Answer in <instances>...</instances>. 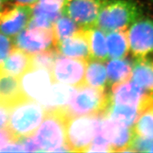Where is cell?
Wrapping results in <instances>:
<instances>
[{"mask_svg":"<svg viewBox=\"0 0 153 153\" xmlns=\"http://www.w3.org/2000/svg\"><path fill=\"white\" fill-rule=\"evenodd\" d=\"M68 116L64 108L46 111L33 137L39 152H70L65 145V124Z\"/></svg>","mask_w":153,"mask_h":153,"instance_id":"obj_1","label":"cell"},{"mask_svg":"<svg viewBox=\"0 0 153 153\" xmlns=\"http://www.w3.org/2000/svg\"><path fill=\"white\" fill-rule=\"evenodd\" d=\"M45 114L37 101L24 99L10 107L7 128L16 140L29 137L41 125Z\"/></svg>","mask_w":153,"mask_h":153,"instance_id":"obj_2","label":"cell"},{"mask_svg":"<svg viewBox=\"0 0 153 153\" xmlns=\"http://www.w3.org/2000/svg\"><path fill=\"white\" fill-rule=\"evenodd\" d=\"M144 14L142 5L134 0H107L99 12L96 26L107 33L126 29Z\"/></svg>","mask_w":153,"mask_h":153,"instance_id":"obj_3","label":"cell"},{"mask_svg":"<svg viewBox=\"0 0 153 153\" xmlns=\"http://www.w3.org/2000/svg\"><path fill=\"white\" fill-rule=\"evenodd\" d=\"M110 104V93L105 88L85 85L76 88L71 101L64 108L69 117L88 115L105 116Z\"/></svg>","mask_w":153,"mask_h":153,"instance_id":"obj_4","label":"cell"},{"mask_svg":"<svg viewBox=\"0 0 153 153\" xmlns=\"http://www.w3.org/2000/svg\"><path fill=\"white\" fill-rule=\"evenodd\" d=\"M103 115L69 117L65 124V145L70 152H87L98 131Z\"/></svg>","mask_w":153,"mask_h":153,"instance_id":"obj_5","label":"cell"},{"mask_svg":"<svg viewBox=\"0 0 153 153\" xmlns=\"http://www.w3.org/2000/svg\"><path fill=\"white\" fill-rule=\"evenodd\" d=\"M127 31L129 50L135 58L153 53V18L141 16L131 24Z\"/></svg>","mask_w":153,"mask_h":153,"instance_id":"obj_6","label":"cell"},{"mask_svg":"<svg viewBox=\"0 0 153 153\" xmlns=\"http://www.w3.org/2000/svg\"><path fill=\"white\" fill-rule=\"evenodd\" d=\"M87 65V60L62 57L59 55L51 70L53 81L76 88L85 85Z\"/></svg>","mask_w":153,"mask_h":153,"instance_id":"obj_7","label":"cell"},{"mask_svg":"<svg viewBox=\"0 0 153 153\" xmlns=\"http://www.w3.org/2000/svg\"><path fill=\"white\" fill-rule=\"evenodd\" d=\"M15 47L30 55L56 48L52 28L27 27L13 38Z\"/></svg>","mask_w":153,"mask_h":153,"instance_id":"obj_8","label":"cell"},{"mask_svg":"<svg viewBox=\"0 0 153 153\" xmlns=\"http://www.w3.org/2000/svg\"><path fill=\"white\" fill-rule=\"evenodd\" d=\"M32 15V7L19 4H4L0 10V32L14 38L26 28Z\"/></svg>","mask_w":153,"mask_h":153,"instance_id":"obj_9","label":"cell"},{"mask_svg":"<svg viewBox=\"0 0 153 153\" xmlns=\"http://www.w3.org/2000/svg\"><path fill=\"white\" fill-rule=\"evenodd\" d=\"M98 131L110 143L113 152H131V145L135 135L133 127L103 116Z\"/></svg>","mask_w":153,"mask_h":153,"instance_id":"obj_10","label":"cell"},{"mask_svg":"<svg viewBox=\"0 0 153 153\" xmlns=\"http://www.w3.org/2000/svg\"><path fill=\"white\" fill-rule=\"evenodd\" d=\"M107 0H70L62 9V14L82 28L96 26L101 8Z\"/></svg>","mask_w":153,"mask_h":153,"instance_id":"obj_11","label":"cell"},{"mask_svg":"<svg viewBox=\"0 0 153 153\" xmlns=\"http://www.w3.org/2000/svg\"><path fill=\"white\" fill-rule=\"evenodd\" d=\"M19 82L25 98L38 101L54 81L49 70L31 68L19 77Z\"/></svg>","mask_w":153,"mask_h":153,"instance_id":"obj_12","label":"cell"},{"mask_svg":"<svg viewBox=\"0 0 153 153\" xmlns=\"http://www.w3.org/2000/svg\"><path fill=\"white\" fill-rule=\"evenodd\" d=\"M148 91L134 83L131 79L112 85L110 102L137 107L139 110L148 94Z\"/></svg>","mask_w":153,"mask_h":153,"instance_id":"obj_13","label":"cell"},{"mask_svg":"<svg viewBox=\"0 0 153 153\" xmlns=\"http://www.w3.org/2000/svg\"><path fill=\"white\" fill-rule=\"evenodd\" d=\"M56 48L60 55L65 57L87 61L91 60L89 41L85 28L71 37L59 42Z\"/></svg>","mask_w":153,"mask_h":153,"instance_id":"obj_14","label":"cell"},{"mask_svg":"<svg viewBox=\"0 0 153 153\" xmlns=\"http://www.w3.org/2000/svg\"><path fill=\"white\" fill-rule=\"evenodd\" d=\"M76 88L54 82L37 102L45 111L64 108L71 101Z\"/></svg>","mask_w":153,"mask_h":153,"instance_id":"obj_15","label":"cell"},{"mask_svg":"<svg viewBox=\"0 0 153 153\" xmlns=\"http://www.w3.org/2000/svg\"><path fill=\"white\" fill-rule=\"evenodd\" d=\"M31 68V55L14 46L0 66V70L11 75L20 77Z\"/></svg>","mask_w":153,"mask_h":153,"instance_id":"obj_16","label":"cell"},{"mask_svg":"<svg viewBox=\"0 0 153 153\" xmlns=\"http://www.w3.org/2000/svg\"><path fill=\"white\" fill-rule=\"evenodd\" d=\"M131 79L148 92H153V58L147 56L135 58Z\"/></svg>","mask_w":153,"mask_h":153,"instance_id":"obj_17","label":"cell"},{"mask_svg":"<svg viewBox=\"0 0 153 153\" xmlns=\"http://www.w3.org/2000/svg\"><path fill=\"white\" fill-rule=\"evenodd\" d=\"M25 98L19 82V77L0 70V102L9 107Z\"/></svg>","mask_w":153,"mask_h":153,"instance_id":"obj_18","label":"cell"},{"mask_svg":"<svg viewBox=\"0 0 153 153\" xmlns=\"http://www.w3.org/2000/svg\"><path fill=\"white\" fill-rule=\"evenodd\" d=\"M108 56L111 59L123 58L129 51L128 31L126 29L111 30L106 36Z\"/></svg>","mask_w":153,"mask_h":153,"instance_id":"obj_19","label":"cell"},{"mask_svg":"<svg viewBox=\"0 0 153 153\" xmlns=\"http://www.w3.org/2000/svg\"><path fill=\"white\" fill-rule=\"evenodd\" d=\"M85 28L89 41L91 59L106 61L108 54L105 32L97 26Z\"/></svg>","mask_w":153,"mask_h":153,"instance_id":"obj_20","label":"cell"},{"mask_svg":"<svg viewBox=\"0 0 153 153\" xmlns=\"http://www.w3.org/2000/svg\"><path fill=\"white\" fill-rule=\"evenodd\" d=\"M133 63L128 59H112L107 64L108 85L116 84L131 79Z\"/></svg>","mask_w":153,"mask_h":153,"instance_id":"obj_21","label":"cell"},{"mask_svg":"<svg viewBox=\"0 0 153 153\" xmlns=\"http://www.w3.org/2000/svg\"><path fill=\"white\" fill-rule=\"evenodd\" d=\"M139 113L140 110L137 107L110 102L104 116L120 122L126 126L133 127L136 121Z\"/></svg>","mask_w":153,"mask_h":153,"instance_id":"obj_22","label":"cell"},{"mask_svg":"<svg viewBox=\"0 0 153 153\" xmlns=\"http://www.w3.org/2000/svg\"><path fill=\"white\" fill-rule=\"evenodd\" d=\"M85 84L93 87L105 88L107 84V74L103 61L94 59L87 61Z\"/></svg>","mask_w":153,"mask_h":153,"instance_id":"obj_23","label":"cell"},{"mask_svg":"<svg viewBox=\"0 0 153 153\" xmlns=\"http://www.w3.org/2000/svg\"><path fill=\"white\" fill-rule=\"evenodd\" d=\"M52 28L55 45L57 46L59 42L74 36L79 31L82 27L69 16L62 14L53 23Z\"/></svg>","mask_w":153,"mask_h":153,"instance_id":"obj_24","label":"cell"},{"mask_svg":"<svg viewBox=\"0 0 153 153\" xmlns=\"http://www.w3.org/2000/svg\"><path fill=\"white\" fill-rule=\"evenodd\" d=\"M60 55L56 48H52L31 55L32 68H44L51 72L55 59Z\"/></svg>","mask_w":153,"mask_h":153,"instance_id":"obj_25","label":"cell"},{"mask_svg":"<svg viewBox=\"0 0 153 153\" xmlns=\"http://www.w3.org/2000/svg\"><path fill=\"white\" fill-rule=\"evenodd\" d=\"M70 0H38L36 5L42 10L53 14H62V9Z\"/></svg>","mask_w":153,"mask_h":153,"instance_id":"obj_26","label":"cell"},{"mask_svg":"<svg viewBox=\"0 0 153 153\" xmlns=\"http://www.w3.org/2000/svg\"><path fill=\"white\" fill-rule=\"evenodd\" d=\"M87 152H113L110 143L97 131V134L91 141L90 145L88 148Z\"/></svg>","mask_w":153,"mask_h":153,"instance_id":"obj_27","label":"cell"},{"mask_svg":"<svg viewBox=\"0 0 153 153\" xmlns=\"http://www.w3.org/2000/svg\"><path fill=\"white\" fill-rule=\"evenodd\" d=\"M153 140L145 138V137H140L135 134L134 137L132 141L131 148V152H148L151 145L152 144Z\"/></svg>","mask_w":153,"mask_h":153,"instance_id":"obj_28","label":"cell"},{"mask_svg":"<svg viewBox=\"0 0 153 153\" xmlns=\"http://www.w3.org/2000/svg\"><path fill=\"white\" fill-rule=\"evenodd\" d=\"M14 46L13 40L0 32V66Z\"/></svg>","mask_w":153,"mask_h":153,"instance_id":"obj_29","label":"cell"},{"mask_svg":"<svg viewBox=\"0 0 153 153\" xmlns=\"http://www.w3.org/2000/svg\"><path fill=\"white\" fill-rule=\"evenodd\" d=\"M16 141L7 128L0 129V150L9 143Z\"/></svg>","mask_w":153,"mask_h":153,"instance_id":"obj_30","label":"cell"},{"mask_svg":"<svg viewBox=\"0 0 153 153\" xmlns=\"http://www.w3.org/2000/svg\"><path fill=\"white\" fill-rule=\"evenodd\" d=\"M10 107L0 102V129L7 128Z\"/></svg>","mask_w":153,"mask_h":153,"instance_id":"obj_31","label":"cell"},{"mask_svg":"<svg viewBox=\"0 0 153 153\" xmlns=\"http://www.w3.org/2000/svg\"><path fill=\"white\" fill-rule=\"evenodd\" d=\"M13 1L16 4H19L33 7L34 4H36L38 2V0H13Z\"/></svg>","mask_w":153,"mask_h":153,"instance_id":"obj_32","label":"cell"},{"mask_svg":"<svg viewBox=\"0 0 153 153\" xmlns=\"http://www.w3.org/2000/svg\"><path fill=\"white\" fill-rule=\"evenodd\" d=\"M7 1V0H0V10H1V8H2L4 4Z\"/></svg>","mask_w":153,"mask_h":153,"instance_id":"obj_33","label":"cell"},{"mask_svg":"<svg viewBox=\"0 0 153 153\" xmlns=\"http://www.w3.org/2000/svg\"><path fill=\"white\" fill-rule=\"evenodd\" d=\"M148 152H153V143H152V144L151 145L150 149H149Z\"/></svg>","mask_w":153,"mask_h":153,"instance_id":"obj_34","label":"cell"},{"mask_svg":"<svg viewBox=\"0 0 153 153\" xmlns=\"http://www.w3.org/2000/svg\"><path fill=\"white\" fill-rule=\"evenodd\" d=\"M150 1H152V2H153V0H150Z\"/></svg>","mask_w":153,"mask_h":153,"instance_id":"obj_35","label":"cell"}]
</instances>
